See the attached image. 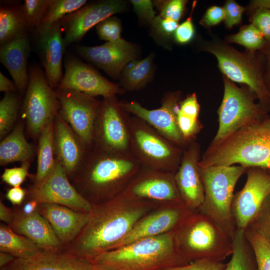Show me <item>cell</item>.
I'll return each instance as SVG.
<instances>
[{
    "label": "cell",
    "mask_w": 270,
    "mask_h": 270,
    "mask_svg": "<svg viewBox=\"0 0 270 270\" xmlns=\"http://www.w3.org/2000/svg\"><path fill=\"white\" fill-rule=\"evenodd\" d=\"M159 205L134 198L124 192L107 201L92 204L80 232L62 249L92 261L112 250L142 216Z\"/></svg>",
    "instance_id": "1"
},
{
    "label": "cell",
    "mask_w": 270,
    "mask_h": 270,
    "mask_svg": "<svg viewBox=\"0 0 270 270\" xmlns=\"http://www.w3.org/2000/svg\"><path fill=\"white\" fill-rule=\"evenodd\" d=\"M142 166L130 152L114 153L91 148L69 179L84 198L97 204L121 194Z\"/></svg>",
    "instance_id": "2"
},
{
    "label": "cell",
    "mask_w": 270,
    "mask_h": 270,
    "mask_svg": "<svg viewBox=\"0 0 270 270\" xmlns=\"http://www.w3.org/2000/svg\"><path fill=\"white\" fill-rule=\"evenodd\" d=\"M175 232L142 238L104 252L92 260L99 270H161L190 262L176 248Z\"/></svg>",
    "instance_id": "3"
},
{
    "label": "cell",
    "mask_w": 270,
    "mask_h": 270,
    "mask_svg": "<svg viewBox=\"0 0 270 270\" xmlns=\"http://www.w3.org/2000/svg\"><path fill=\"white\" fill-rule=\"evenodd\" d=\"M270 170V127L262 123L240 128L223 140L210 143L198 162L200 167L232 166Z\"/></svg>",
    "instance_id": "4"
},
{
    "label": "cell",
    "mask_w": 270,
    "mask_h": 270,
    "mask_svg": "<svg viewBox=\"0 0 270 270\" xmlns=\"http://www.w3.org/2000/svg\"><path fill=\"white\" fill-rule=\"evenodd\" d=\"M174 244L189 262H222L232 252V238L211 218L193 212L175 231Z\"/></svg>",
    "instance_id": "5"
},
{
    "label": "cell",
    "mask_w": 270,
    "mask_h": 270,
    "mask_svg": "<svg viewBox=\"0 0 270 270\" xmlns=\"http://www.w3.org/2000/svg\"><path fill=\"white\" fill-rule=\"evenodd\" d=\"M199 167L204 196L198 212L211 218L233 239L236 230L231 210L234 192L247 168L240 165Z\"/></svg>",
    "instance_id": "6"
},
{
    "label": "cell",
    "mask_w": 270,
    "mask_h": 270,
    "mask_svg": "<svg viewBox=\"0 0 270 270\" xmlns=\"http://www.w3.org/2000/svg\"><path fill=\"white\" fill-rule=\"evenodd\" d=\"M204 50L217 58L218 66L224 76L232 82L244 84L256 95L258 102L270 111V92L266 86L264 76L266 58L260 54L240 52L220 42H212Z\"/></svg>",
    "instance_id": "7"
},
{
    "label": "cell",
    "mask_w": 270,
    "mask_h": 270,
    "mask_svg": "<svg viewBox=\"0 0 270 270\" xmlns=\"http://www.w3.org/2000/svg\"><path fill=\"white\" fill-rule=\"evenodd\" d=\"M224 94L218 110V128L210 143L223 140L243 128L262 123L268 112L259 103L255 93L248 86L239 88L224 76Z\"/></svg>",
    "instance_id": "8"
},
{
    "label": "cell",
    "mask_w": 270,
    "mask_h": 270,
    "mask_svg": "<svg viewBox=\"0 0 270 270\" xmlns=\"http://www.w3.org/2000/svg\"><path fill=\"white\" fill-rule=\"evenodd\" d=\"M130 151L142 166L176 172L184 150L174 144L142 120L129 116Z\"/></svg>",
    "instance_id": "9"
},
{
    "label": "cell",
    "mask_w": 270,
    "mask_h": 270,
    "mask_svg": "<svg viewBox=\"0 0 270 270\" xmlns=\"http://www.w3.org/2000/svg\"><path fill=\"white\" fill-rule=\"evenodd\" d=\"M28 72V83L22 105V117L28 132L36 139L58 113L60 104L55 89L50 86L40 66H31Z\"/></svg>",
    "instance_id": "10"
},
{
    "label": "cell",
    "mask_w": 270,
    "mask_h": 270,
    "mask_svg": "<svg viewBox=\"0 0 270 270\" xmlns=\"http://www.w3.org/2000/svg\"><path fill=\"white\" fill-rule=\"evenodd\" d=\"M126 113L116 96L104 98L95 124L92 148L114 153L130 152Z\"/></svg>",
    "instance_id": "11"
},
{
    "label": "cell",
    "mask_w": 270,
    "mask_h": 270,
    "mask_svg": "<svg viewBox=\"0 0 270 270\" xmlns=\"http://www.w3.org/2000/svg\"><path fill=\"white\" fill-rule=\"evenodd\" d=\"M55 90L60 104L59 114L90 150L102 101L75 90Z\"/></svg>",
    "instance_id": "12"
},
{
    "label": "cell",
    "mask_w": 270,
    "mask_h": 270,
    "mask_svg": "<svg viewBox=\"0 0 270 270\" xmlns=\"http://www.w3.org/2000/svg\"><path fill=\"white\" fill-rule=\"evenodd\" d=\"M192 213L182 201L160 204L142 216L112 250L142 238L175 232Z\"/></svg>",
    "instance_id": "13"
},
{
    "label": "cell",
    "mask_w": 270,
    "mask_h": 270,
    "mask_svg": "<svg viewBox=\"0 0 270 270\" xmlns=\"http://www.w3.org/2000/svg\"><path fill=\"white\" fill-rule=\"evenodd\" d=\"M180 92H169L162 99L158 108L148 110L136 101L119 102L120 106L149 124L174 144L184 150L190 144L184 141L177 122V113L181 102Z\"/></svg>",
    "instance_id": "14"
},
{
    "label": "cell",
    "mask_w": 270,
    "mask_h": 270,
    "mask_svg": "<svg viewBox=\"0 0 270 270\" xmlns=\"http://www.w3.org/2000/svg\"><path fill=\"white\" fill-rule=\"evenodd\" d=\"M242 188L234 195L232 214L236 229L244 230L270 194V173L260 168H248Z\"/></svg>",
    "instance_id": "15"
},
{
    "label": "cell",
    "mask_w": 270,
    "mask_h": 270,
    "mask_svg": "<svg viewBox=\"0 0 270 270\" xmlns=\"http://www.w3.org/2000/svg\"><path fill=\"white\" fill-rule=\"evenodd\" d=\"M28 200L66 206L74 210L89 213L92 204L74 186L64 170L56 160L52 174L40 184L32 185L27 190Z\"/></svg>",
    "instance_id": "16"
},
{
    "label": "cell",
    "mask_w": 270,
    "mask_h": 270,
    "mask_svg": "<svg viewBox=\"0 0 270 270\" xmlns=\"http://www.w3.org/2000/svg\"><path fill=\"white\" fill-rule=\"evenodd\" d=\"M123 192L134 198L158 204L182 201L174 172L144 166Z\"/></svg>",
    "instance_id": "17"
},
{
    "label": "cell",
    "mask_w": 270,
    "mask_h": 270,
    "mask_svg": "<svg viewBox=\"0 0 270 270\" xmlns=\"http://www.w3.org/2000/svg\"><path fill=\"white\" fill-rule=\"evenodd\" d=\"M64 74L56 89L72 90L104 98L122 94L124 90L77 58L70 56L64 61Z\"/></svg>",
    "instance_id": "18"
},
{
    "label": "cell",
    "mask_w": 270,
    "mask_h": 270,
    "mask_svg": "<svg viewBox=\"0 0 270 270\" xmlns=\"http://www.w3.org/2000/svg\"><path fill=\"white\" fill-rule=\"evenodd\" d=\"M126 2L120 0H106L85 4L76 11L68 14L60 20L64 32L66 48L80 41L92 28L104 19L122 12Z\"/></svg>",
    "instance_id": "19"
},
{
    "label": "cell",
    "mask_w": 270,
    "mask_h": 270,
    "mask_svg": "<svg viewBox=\"0 0 270 270\" xmlns=\"http://www.w3.org/2000/svg\"><path fill=\"white\" fill-rule=\"evenodd\" d=\"M200 146L196 140L184 150L180 166L174 173L176 184L184 205L192 212H198L204 200V187L198 162Z\"/></svg>",
    "instance_id": "20"
},
{
    "label": "cell",
    "mask_w": 270,
    "mask_h": 270,
    "mask_svg": "<svg viewBox=\"0 0 270 270\" xmlns=\"http://www.w3.org/2000/svg\"><path fill=\"white\" fill-rule=\"evenodd\" d=\"M38 54L50 86L56 89L64 74V52L66 48L60 20L34 29Z\"/></svg>",
    "instance_id": "21"
},
{
    "label": "cell",
    "mask_w": 270,
    "mask_h": 270,
    "mask_svg": "<svg viewBox=\"0 0 270 270\" xmlns=\"http://www.w3.org/2000/svg\"><path fill=\"white\" fill-rule=\"evenodd\" d=\"M76 50L83 58L113 78H118L126 64L134 60L138 54L134 45L123 38L98 46H80Z\"/></svg>",
    "instance_id": "22"
},
{
    "label": "cell",
    "mask_w": 270,
    "mask_h": 270,
    "mask_svg": "<svg viewBox=\"0 0 270 270\" xmlns=\"http://www.w3.org/2000/svg\"><path fill=\"white\" fill-rule=\"evenodd\" d=\"M53 145L56 160L70 178L82 164L89 150L59 112L54 120Z\"/></svg>",
    "instance_id": "23"
},
{
    "label": "cell",
    "mask_w": 270,
    "mask_h": 270,
    "mask_svg": "<svg viewBox=\"0 0 270 270\" xmlns=\"http://www.w3.org/2000/svg\"><path fill=\"white\" fill-rule=\"evenodd\" d=\"M0 270H99L92 261L62 248L44 250L28 259L15 258Z\"/></svg>",
    "instance_id": "24"
},
{
    "label": "cell",
    "mask_w": 270,
    "mask_h": 270,
    "mask_svg": "<svg viewBox=\"0 0 270 270\" xmlns=\"http://www.w3.org/2000/svg\"><path fill=\"white\" fill-rule=\"evenodd\" d=\"M38 211L48 222L63 246L76 238L89 216L88 212L50 203H39Z\"/></svg>",
    "instance_id": "25"
},
{
    "label": "cell",
    "mask_w": 270,
    "mask_h": 270,
    "mask_svg": "<svg viewBox=\"0 0 270 270\" xmlns=\"http://www.w3.org/2000/svg\"><path fill=\"white\" fill-rule=\"evenodd\" d=\"M30 52L27 30L0 46V62L11 75L20 95L25 94L28 86Z\"/></svg>",
    "instance_id": "26"
},
{
    "label": "cell",
    "mask_w": 270,
    "mask_h": 270,
    "mask_svg": "<svg viewBox=\"0 0 270 270\" xmlns=\"http://www.w3.org/2000/svg\"><path fill=\"white\" fill-rule=\"evenodd\" d=\"M13 209L14 217L8 225L16 232L24 236L46 250L61 249L62 244L48 222L37 210L30 215Z\"/></svg>",
    "instance_id": "27"
},
{
    "label": "cell",
    "mask_w": 270,
    "mask_h": 270,
    "mask_svg": "<svg viewBox=\"0 0 270 270\" xmlns=\"http://www.w3.org/2000/svg\"><path fill=\"white\" fill-rule=\"evenodd\" d=\"M24 124L19 122L12 131L1 140L0 164L6 166L16 162H30L34 154V148L26 140Z\"/></svg>",
    "instance_id": "28"
},
{
    "label": "cell",
    "mask_w": 270,
    "mask_h": 270,
    "mask_svg": "<svg viewBox=\"0 0 270 270\" xmlns=\"http://www.w3.org/2000/svg\"><path fill=\"white\" fill-rule=\"evenodd\" d=\"M54 120L44 127L38 138L37 168L34 186L42 184L52 174L56 164L53 145Z\"/></svg>",
    "instance_id": "29"
},
{
    "label": "cell",
    "mask_w": 270,
    "mask_h": 270,
    "mask_svg": "<svg viewBox=\"0 0 270 270\" xmlns=\"http://www.w3.org/2000/svg\"><path fill=\"white\" fill-rule=\"evenodd\" d=\"M45 250L29 238L14 232L8 225L0 226V252L9 253L15 258L28 259Z\"/></svg>",
    "instance_id": "30"
},
{
    "label": "cell",
    "mask_w": 270,
    "mask_h": 270,
    "mask_svg": "<svg viewBox=\"0 0 270 270\" xmlns=\"http://www.w3.org/2000/svg\"><path fill=\"white\" fill-rule=\"evenodd\" d=\"M22 6L10 5L0 8V44L10 41L27 30Z\"/></svg>",
    "instance_id": "31"
},
{
    "label": "cell",
    "mask_w": 270,
    "mask_h": 270,
    "mask_svg": "<svg viewBox=\"0 0 270 270\" xmlns=\"http://www.w3.org/2000/svg\"><path fill=\"white\" fill-rule=\"evenodd\" d=\"M152 54H150L142 60H134L124 66L121 74V83L125 90H137L146 84L152 75Z\"/></svg>",
    "instance_id": "32"
},
{
    "label": "cell",
    "mask_w": 270,
    "mask_h": 270,
    "mask_svg": "<svg viewBox=\"0 0 270 270\" xmlns=\"http://www.w3.org/2000/svg\"><path fill=\"white\" fill-rule=\"evenodd\" d=\"M232 246V258L224 270H257L254 254L244 230L236 229Z\"/></svg>",
    "instance_id": "33"
},
{
    "label": "cell",
    "mask_w": 270,
    "mask_h": 270,
    "mask_svg": "<svg viewBox=\"0 0 270 270\" xmlns=\"http://www.w3.org/2000/svg\"><path fill=\"white\" fill-rule=\"evenodd\" d=\"M20 105V96L16 92H6L0 101V139L14 128Z\"/></svg>",
    "instance_id": "34"
},
{
    "label": "cell",
    "mask_w": 270,
    "mask_h": 270,
    "mask_svg": "<svg viewBox=\"0 0 270 270\" xmlns=\"http://www.w3.org/2000/svg\"><path fill=\"white\" fill-rule=\"evenodd\" d=\"M227 40L229 42L244 46L252 52L262 51L268 42L262 33L252 24L242 27L238 32L228 36Z\"/></svg>",
    "instance_id": "35"
},
{
    "label": "cell",
    "mask_w": 270,
    "mask_h": 270,
    "mask_svg": "<svg viewBox=\"0 0 270 270\" xmlns=\"http://www.w3.org/2000/svg\"><path fill=\"white\" fill-rule=\"evenodd\" d=\"M86 0H51L41 25L47 26L60 20L86 4Z\"/></svg>",
    "instance_id": "36"
},
{
    "label": "cell",
    "mask_w": 270,
    "mask_h": 270,
    "mask_svg": "<svg viewBox=\"0 0 270 270\" xmlns=\"http://www.w3.org/2000/svg\"><path fill=\"white\" fill-rule=\"evenodd\" d=\"M244 230L254 254L257 270H270V244L250 228Z\"/></svg>",
    "instance_id": "37"
},
{
    "label": "cell",
    "mask_w": 270,
    "mask_h": 270,
    "mask_svg": "<svg viewBox=\"0 0 270 270\" xmlns=\"http://www.w3.org/2000/svg\"><path fill=\"white\" fill-rule=\"evenodd\" d=\"M51 0H25L22 9L28 28L39 27L44 17Z\"/></svg>",
    "instance_id": "38"
},
{
    "label": "cell",
    "mask_w": 270,
    "mask_h": 270,
    "mask_svg": "<svg viewBox=\"0 0 270 270\" xmlns=\"http://www.w3.org/2000/svg\"><path fill=\"white\" fill-rule=\"evenodd\" d=\"M248 227L253 230L270 244V194L266 198Z\"/></svg>",
    "instance_id": "39"
},
{
    "label": "cell",
    "mask_w": 270,
    "mask_h": 270,
    "mask_svg": "<svg viewBox=\"0 0 270 270\" xmlns=\"http://www.w3.org/2000/svg\"><path fill=\"white\" fill-rule=\"evenodd\" d=\"M177 122L180 131L188 144L195 141L203 126L199 118H194L182 114L180 111L177 113Z\"/></svg>",
    "instance_id": "40"
},
{
    "label": "cell",
    "mask_w": 270,
    "mask_h": 270,
    "mask_svg": "<svg viewBox=\"0 0 270 270\" xmlns=\"http://www.w3.org/2000/svg\"><path fill=\"white\" fill-rule=\"evenodd\" d=\"M96 30L100 39L107 42L118 40L120 36L122 26L116 17L110 16L96 26Z\"/></svg>",
    "instance_id": "41"
},
{
    "label": "cell",
    "mask_w": 270,
    "mask_h": 270,
    "mask_svg": "<svg viewBox=\"0 0 270 270\" xmlns=\"http://www.w3.org/2000/svg\"><path fill=\"white\" fill-rule=\"evenodd\" d=\"M30 162H23L20 166L5 168L1 176L2 180L12 187L20 186L28 177L32 176L28 172Z\"/></svg>",
    "instance_id": "42"
},
{
    "label": "cell",
    "mask_w": 270,
    "mask_h": 270,
    "mask_svg": "<svg viewBox=\"0 0 270 270\" xmlns=\"http://www.w3.org/2000/svg\"><path fill=\"white\" fill-rule=\"evenodd\" d=\"M252 24L262 33L267 42L270 41V9L258 8L252 11Z\"/></svg>",
    "instance_id": "43"
},
{
    "label": "cell",
    "mask_w": 270,
    "mask_h": 270,
    "mask_svg": "<svg viewBox=\"0 0 270 270\" xmlns=\"http://www.w3.org/2000/svg\"><path fill=\"white\" fill-rule=\"evenodd\" d=\"M224 22L228 28L240 22L242 14L244 8L239 5L236 2L232 0H228L224 7Z\"/></svg>",
    "instance_id": "44"
},
{
    "label": "cell",
    "mask_w": 270,
    "mask_h": 270,
    "mask_svg": "<svg viewBox=\"0 0 270 270\" xmlns=\"http://www.w3.org/2000/svg\"><path fill=\"white\" fill-rule=\"evenodd\" d=\"M186 0H171L164 2L161 6L160 16L178 22L185 8Z\"/></svg>",
    "instance_id": "45"
},
{
    "label": "cell",
    "mask_w": 270,
    "mask_h": 270,
    "mask_svg": "<svg viewBox=\"0 0 270 270\" xmlns=\"http://www.w3.org/2000/svg\"><path fill=\"white\" fill-rule=\"evenodd\" d=\"M226 264L222 262L199 260L187 264L165 268L161 270H224Z\"/></svg>",
    "instance_id": "46"
},
{
    "label": "cell",
    "mask_w": 270,
    "mask_h": 270,
    "mask_svg": "<svg viewBox=\"0 0 270 270\" xmlns=\"http://www.w3.org/2000/svg\"><path fill=\"white\" fill-rule=\"evenodd\" d=\"M152 24L156 32L164 36H170L174 34L179 26L178 22L163 18L160 15L156 16Z\"/></svg>",
    "instance_id": "47"
},
{
    "label": "cell",
    "mask_w": 270,
    "mask_h": 270,
    "mask_svg": "<svg viewBox=\"0 0 270 270\" xmlns=\"http://www.w3.org/2000/svg\"><path fill=\"white\" fill-rule=\"evenodd\" d=\"M134 10L139 18L152 22L155 18L156 12L150 0H132Z\"/></svg>",
    "instance_id": "48"
},
{
    "label": "cell",
    "mask_w": 270,
    "mask_h": 270,
    "mask_svg": "<svg viewBox=\"0 0 270 270\" xmlns=\"http://www.w3.org/2000/svg\"><path fill=\"white\" fill-rule=\"evenodd\" d=\"M180 111L184 114L194 118H199L200 106L196 93L189 94L182 100L180 104Z\"/></svg>",
    "instance_id": "49"
},
{
    "label": "cell",
    "mask_w": 270,
    "mask_h": 270,
    "mask_svg": "<svg viewBox=\"0 0 270 270\" xmlns=\"http://www.w3.org/2000/svg\"><path fill=\"white\" fill-rule=\"evenodd\" d=\"M194 34V28L190 17L178 26L174 36L176 40L180 44L190 42Z\"/></svg>",
    "instance_id": "50"
},
{
    "label": "cell",
    "mask_w": 270,
    "mask_h": 270,
    "mask_svg": "<svg viewBox=\"0 0 270 270\" xmlns=\"http://www.w3.org/2000/svg\"><path fill=\"white\" fill-rule=\"evenodd\" d=\"M224 18L223 8L212 6L206 11L200 23L205 26H214L220 22Z\"/></svg>",
    "instance_id": "51"
},
{
    "label": "cell",
    "mask_w": 270,
    "mask_h": 270,
    "mask_svg": "<svg viewBox=\"0 0 270 270\" xmlns=\"http://www.w3.org/2000/svg\"><path fill=\"white\" fill-rule=\"evenodd\" d=\"M26 194V190L16 186L10 188L6 194V197L14 206H19L22 204Z\"/></svg>",
    "instance_id": "52"
},
{
    "label": "cell",
    "mask_w": 270,
    "mask_h": 270,
    "mask_svg": "<svg viewBox=\"0 0 270 270\" xmlns=\"http://www.w3.org/2000/svg\"><path fill=\"white\" fill-rule=\"evenodd\" d=\"M266 58V66L264 80L267 89L270 92V41L268 42L262 50Z\"/></svg>",
    "instance_id": "53"
},
{
    "label": "cell",
    "mask_w": 270,
    "mask_h": 270,
    "mask_svg": "<svg viewBox=\"0 0 270 270\" xmlns=\"http://www.w3.org/2000/svg\"><path fill=\"white\" fill-rule=\"evenodd\" d=\"M0 91L4 93L18 92L14 82L7 78L2 72H0Z\"/></svg>",
    "instance_id": "54"
},
{
    "label": "cell",
    "mask_w": 270,
    "mask_h": 270,
    "mask_svg": "<svg viewBox=\"0 0 270 270\" xmlns=\"http://www.w3.org/2000/svg\"><path fill=\"white\" fill-rule=\"evenodd\" d=\"M39 203L35 200H28L22 207H16L23 214L30 215L38 210Z\"/></svg>",
    "instance_id": "55"
},
{
    "label": "cell",
    "mask_w": 270,
    "mask_h": 270,
    "mask_svg": "<svg viewBox=\"0 0 270 270\" xmlns=\"http://www.w3.org/2000/svg\"><path fill=\"white\" fill-rule=\"evenodd\" d=\"M14 217L13 209L6 206L3 202L0 201V220L9 225Z\"/></svg>",
    "instance_id": "56"
},
{
    "label": "cell",
    "mask_w": 270,
    "mask_h": 270,
    "mask_svg": "<svg viewBox=\"0 0 270 270\" xmlns=\"http://www.w3.org/2000/svg\"><path fill=\"white\" fill-rule=\"evenodd\" d=\"M15 258L11 254L0 252V268H2L12 262Z\"/></svg>",
    "instance_id": "57"
},
{
    "label": "cell",
    "mask_w": 270,
    "mask_h": 270,
    "mask_svg": "<svg viewBox=\"0 0 270 270\" xmlns=\"http://www.w3.org/2000/svg\"><path fill=\"white\" fill-rule=\"evenodd\" d=\"M258 8H264L270 9V0H254L251 4L252 11Z\"/></svg>",
    "instance_id": "58"
},
{
    "label": "cell",
    "mask_w": 270,
    "mask_h": 270,
    "mask_svg": "<svg viewBox=\"0 0 270 270\" xmlns=\"http://www.w3.org/2000/svg\"><path fill=\"white\" fill-rule=\"evenodd\" d=\"M262 123L264 126L270 127V116L264 120Z\"/></svg>",
    "instance_id": "59"
},
{
    "label": "cell",
    "mask_w": 270,
    "mask_h": 270,
    "mask_svg": "<svg viewBox=\"0 0 270 270\" xmlns=\"http://www.w3.org/2000/svg\"><path fill=\"white\" fill-rule=\"evenodd\" d=\"M268 172H269L270 173V170H268Z\"/></svg>",
    "instance_id": "60"
}]
</instances>
